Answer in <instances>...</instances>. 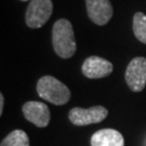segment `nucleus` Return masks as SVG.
<instances>
[{
    "label": "nucleus",
    "mask_w": 146,
    "mask_h": 146,
    "mask_svg": "<svg viewBox=\"0 0 146 146\" xmlns=\"http://www.w3.org/2000/svg\"><path fill=\"white\" fill-rule=\"evenodd\" d=\"M86 5L89 19L100 26L107 24L114 13L110 0H86Z\"/></svg>",
    "instance_id": "obj_6"
},
{
    "label": "nucleus",
    "mask_w": 146,
    "mask_h": 146,
    "mask_svg": "<svg viewBox=\"0 0 146 146\" xmlns=\"http://www.w3.org/2000/svg\"><path fill=\"white\" fill-rule=\"evenodd\" d=\"M52 44L54 52L62 58H72L76 53V40L72 23L66 19H60L52 28Z\"/></svg>",
    "instance_id": "obj_1"
},
{
    "label": "nucleus",
    "mask_w": 146,
    "mask_h": 146,
    "mask_svg": "<svg viewBox=\"0 0 146 146\" xmlns=\"http://www.w3.org/2000/svg\"><path fill=\"white\" fill-rule=\"evenodd\" d=\"M91 146H125L123 136L115 129H102L91 136Z\"/></svg>",
    "instance_id": "obj_9"
},
{
    "label": "nucleus",
    "mask_w": 146,
    "mask_h": 146,
    "mask_svg": "<svg viewBox=\"0 0 146 146\" xmlns=\"http://www.w3.org/2000/svg\"><path fill=\"white\" fill-rule=\"evenodd\" d=\"M133 33L139 41L146 44V15L143 12H136L133 16Z\"/></svg>",
    "instance_id": "obj_11"
},
{
    "label": "nucleus",
    "mask_w": 146,
    "mask_h": 146,
    "mask_svg": "<svg viewBox=\"0 0 146 146\" xmlns=\"http://www.w3.org/2000/svg\"><path fill=\"white\" fill-rule=\"evenodd\" d=\"M113 68L114 66L110 61L96 55H92L84 60L81 66V70L87 78L100 79L110 75Z\"/></svg>",
    "instance_id": "obj_8"
},
{
    "label": "nucleus",
    "mask_w": 146,
    "mask_h": 146,
    "mask_svg": "<svg viewBox=\"0 0 146 146\" xmlns=\"http://www.w3.org/2000/svg\"><path fill=\"white\" fill-rule=\"evenodd\" d=\"M52 12V0H31L25 14L26 25L29 28H40L49 21Z\"/></svg>",
    "instance_id": "obj_3"
},
{
    "label": "nucleus",
    "mask_w": 146,
    "mask_h": 146,
    "mask_svg": "<svg viewBox=\"0 0 146 146\" xmlns=\"http://www.w3.org/2000/svg\"><path fill=\"white\" fill-rule=\"evenodd\" d=\"M125 82L133 92H141L146 86V58L131 60L125 69Z\"/></svg>",
    "instance_id": "obj_5"
},
{
    "label": "nucleus",
    "mask_w": 146,
    "mask_h": 146,
    "mask_svg": "<svg viewBox=\"0 0 146 146\" xmlns=\"http://www.w3.org/2000/svg\"><path fill=\"white\" fill-rule=\"evenodd\" d=\"M108 110L104 106L96 105L90 108L74 107L68 113V118L75 125H88L99 123L107 117Z\"/></svg>",
    "instance_id": "obj_4"
},
{
    "label": "nucleus",
    "mask_w": 146,
    "mask_h": 146,
    "mask_svg": "<svg viewBox=\"0 0 146 146\" xmlns=\"http://www.w3.org/2000/svg\"><path fill=\"white\" fill-rule=\"evenodd\" d=\"M3 107H5V96L0 93V116L3 114Z\"/></svg>",
    "instance_id": "obj_12"
},
{
    "label": "nucleus",
    "mask_w": 146,
    "mask_h": 146,
    "mask_svg": "<svg viewBox=\"0 0 146 146\" xmlns=\"http://www.w3.org/2000/svg\"><path fill=\"white\" fill-rule=\"evenodd\" d=\"M21 1H28V0H21Z\"/></svg>",
    "instance_id": "obj_13"
},
{
    "label": "nucleus",
    "mask_w": 146,
    "mask_h": 146,
    "mask_svg": "<svg viewBox=\"0 0 146 146\" xmlns=\"http://www.w3.org/2000/svg\"><path fill=\"white\" fill-rule=\"evenodd\" d=\"M0 146H29V137L25 131L14 130L2 140Z\"/></svg>",
    "instance_id": "obj_10"
},
{
    "label": "nucleus",
    "mask_w": 146,
    "mask_h": 146,
    "mask_svg": "<svg viewBox=\"0 0 146 146\" xmlns=\"http://www.w3.org/2000/svg\"><path fill=\"white\" fill-rule=\"evenodd\" d=\"M37 93L41 99L54 105H64L70 100L67 86L52 76H43L37 82Z\"/></svg>",
    "instance_id": "obj_2"
},
{
    "label": "nucleus",
    "mask_w": 146,
    "mask_h": 146,
    "mask_svg": "<svg viewBox=\"0 0 146 146\" xmlns=\"http://www.w3.org/2000/svg\"><path fill=\"white\" fill-rule=\"evenodd\" d=\"M22 110L24 117L36 127L44 128L50 122V110L44 103L29 101L23 105Z\"/></svg>",
    "instance_id": "obj_7"
}]
</instances>
